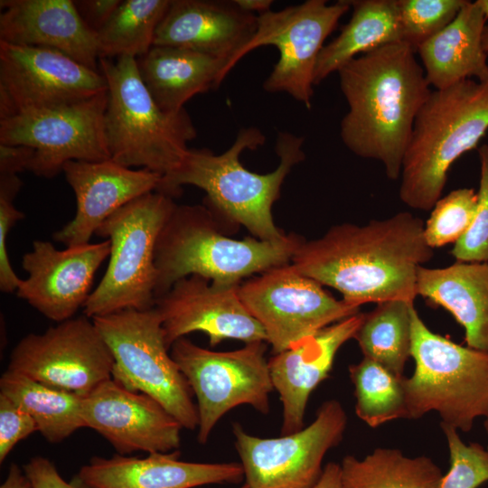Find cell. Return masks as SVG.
Returning <instances> with one entry per match:
<instances>
[{
  "mask_svg": "<svg viewBox=\"0 0 488 488\" xmlns=\"http://www.w3.org/2000/svg\"><path fill=\"white\" fill-rule=\"evenodd\" d=\"M323 286L288 263L240 284L239 295L277 354L359 313V307L337 300Z\"/></svg>",
  "mask_w": 488,
  "mask_h": 488,
  "instance_id": "8fae6325",
  "label": "cell"
},
{
  "mask_svg": "<svg viewBox=\"0 0 488 488\" xmlns=\"http://www.w3.org/2000/svg\"><path fill=\"white\" fill-rule=\"evenodd\" d=\"M265 140L259 129L249 127L241 128L222 154L189 148L181 164L162 176L156 192L173 198L181 194L182 185L199 187L206 192L205 206L216 214L243 225L257 239H280L286 234L274 223L272 206L292 167L305 159L304 139L279 132L275 146L279 164L273 172L260 174L245 168L239 156Z\"/></svg>",
  "mask_w": 488,
  "mask_h": 488,
  "instance_id": "3957f363",
  "label": "cell"
},
{
  "mask_svg": "<svg viewBox=\"0 0 488 488\" xmlns=\"http://www.w3.org/2000/svg\"><path fill=\"white\" fill-rule=\"evenodd\" d=\"M107 104L108 90L75 104L0 119V144L34 149L28 171L44 178L56 176L69 161L108 160Z\"/></svg>",
  "mask_w": 488,
  "mask_h": 488,
  "instance_id": "5bb4252c",
  "label": "cell"
},
{
  "mask_svg": "<svg viewBox=\"0 0 488 488\" xmlns=\"http://www.w3.org/2000/svg\"><path fill=\"white\" fill-rule=\"evenodd\" d=\"M239 285L219 284L192 275L157 297L155 308L161 317L168 349L194 332L207 334L211 346L227 339L267 343L263 327L239 297Z\"/></svg>",
  "mask_w": 488,
  "mask_h": 488,
  "instance_id": "e0dca14e",
  "label": "cell"
},
{
  "mask_svg": "<svg viewBox=\"0 0 488 488\" xmlns=\"http://www.w3.org/2000/svg\"><path fill=\"white\" fill-rule=\"evenodd\" d=\"M170 4L171 0L121 1L96 34L99 58L137 59L147 53Z\"/></svg>",
  "mask_w": 488,
  "mask_h": 488,
  "instance_id": "1f68e13d",
  "label": "cell"
},
{
  "mask_svg": "<svg viewBox=\"0 0 488 488\" xmlns=\"http://www.w3.org/2000/svg\"><path fill=\"white\" fill-rule=\"evenodd\" d=\"M239 488H249L246 483H244L243 485H241L240 487Z\"/></svg>",
  "mask_w": 488,
  "mask_h": 488,
  "instance_id": "681fc988",
  "label": "cell"
},
{
  "mask_svg": "<svg viewBox=\"0 0 488 488\" xmlns=\"http://www.w3.org/2000/svg\"><path fill=\"white\" fill-rule=\"evenodd\" d=\"M0 393L28 413L50 443H60L86 427L82 417L83 397L9 370L1 376Z\"/></svg>",
  "mask_w": 488,
  "mask_h": 488,
  "instance_id": "f1b7e54d",
  "label": "cell"
},
{
  "mask_svg": "<svg viewBox=\"0 0 488 488\" xmlns=\"http://www.w3.org/2000/svg\"><path fill=\"white\" fill-rule=\"evenodd\" d=\"M417 295L448 311L465 330L468 347L488 352V263L421 266Z\"/></svg>",
  "mask_w": 488,
  "mask_h": 488,
  "instance_id": "484cf974",
  "label": "cell"
},
{
  "mask_svg": "<svg viewBox=\"0 0 488 488\" xmlns=\"http://www.w3.org/2000/svg\"><path fill=\"white\" fill-rule=\"evenodd\" d=\"M349 374L354 386L355 413L369 427L406 418L405 376H397L365 357L350 365Z\"/></svg>",
  "mask_w": 488,
  "mask_h": 488,
  "instance_id": "d6a6232c",
  "label": "cell"
},
{
  "mask_svg": "<svg viewBox=\"0 0 488 488\" xmlns=\"http://www.w3.org/2000/svg\"><path fill=\"white\" fill-rule=\"evenodd\" d=\"M415 54L404 42H394L337 71L349 106L341 138L356 155L380 162L390 180L400 177L415 119L431 93Z\"/></svg>",
  "mask_w": 488,
  "mask_h": 488,
  "instance_id": "7a4b0ae2",
  "label": "cell"
},
{
  "mask_svg": "<svg viewBox=\"0 0 488 488\" xmlns=\"http://www.w3.org/2000/svg\"><path fill=\"white\" fill-rule=\"evenodd\" d=\"M234 2L240 9L254 14L258 13V15L270 11L273 4L271 0H234Z\"/></svg>",
  "mask_w": 488,
  "mask_h": 488,
  "instance_id": "f6af8a7d",
  "label": "cell"
},
{
  "mask_svg": "<svg viewBox=\"0 0 488 488\" xmlns=\"http://www.w3.org/2000/svg\"><path fill=\"white\" fill-rule=\"evenodd\" d=\"M99 70L108 85L104 117L110 159L126 167H142L164 176L183 162L188 142L197 136L185 108L161 109L145 86L136 59L116 61L99 58Z\"/></svg>",
  "mask_w": 488,
  "mask_h": 488,
  "instance_id": "8992f818",
  "label": "cell"
},
{
  "mask_svg": "<svg viewBox=\"0 0 488 488\" xmlns=\"http://www.w3.org/2000/svg\"><path fill=\"white\" fill-rule=\"evenodd\" d=\"M62 172L77 202L74 218L53 234L66 247L89 243L106 219L134 199L156 191L162 178L155 172L133 170L111 159L69 161Z\"/></svg>",
  "mask_w": 488,
  "mask_h": 488,
  "instance_id": "ffe728a7",
  "label": "cell"
},
{
  "mask_svg": "<svg viewBox=\"0 0 488 488\" xmlns=\"http://www.w3.org/2000/svg\"><path fill=\"white\" fill-rule=\"evenodd\" d=\"M0 42L60 51L99 70L97 35L71 0H1Z\"/></svg>",
  "mask_w": 488,
  "mask_h": 488,
  "instance_id": "cb8c5ba5",
  "label": "cell"
},
{
  "mask_svg": "<svg viewBox=\"0 0 488 488\" xmlns=\"http://www.w3.org/2000/svg\"><path fill=\"white\" fill-rule=\"evenodd\" d=\"M0 488H33L29 478L14 463L11 464L5 480Z\"/></svg>",
  "mask_w": 488,
  "mask_h": 488,
  "instance_id": "ee69618b",
  "label": "cell"
},
{
  "mask_svg": "<svg viewBox=\"0 0 488 488\" xmlns=\"http://www.w3.org/2000/svg\"><path fill=\"white\" fill-rule=\"evenodd\" d=\"M424 225L408 211L361 226L335 225L316 239L303 240L292 265L336 289L356 307L389 300L414 302L418 268L434 256Z\"/></svg>",
  "mask_w": 488,
  "mask_h": 488,
  "instance_id": "6da1fadb",
  "label": "cell"
},
{
  "mask_svg": "<svg viewBox=\"0 0 488 488\" xmlns=\"http://www.w3.org/2000/svg\"><path fill=\"white\" fill-rule=\"evenodd\" d=\"M446 436L450 468L439 488H478L488 482V449L479 443L465 444L458 431L440 423Z\"/></svg>",
  "mask_w": 488,
  "mask_h": 488,
  "instance_id": "d590c367",
  "label": "cell"
},
{
  "mask_svg": "<svg viewBox=\"0 0 488 488\" xmlns=\"http://www.w3.org/2000/svg\"><path fill=\"white\" fill-rule=\"evenodd\" d=\"M480 183L474 219L465 235L454 244L456 261L488 263V145L478 149Z\"/></svg>",
  "mask_w": 488,
  "mask_h": 488,
  "instance_id": "8d00e7d4",
  "label": "cell"
},
{
  "mask_svg": "<svg viewBox=\"0 0 488 488\" xmlns=\"http://www.w3.org/2000/svg\"><path fill=\"white\" fill-rule=\"evenodd\" d=\"M109 255L108 239L65 249L34 240L32 250L23 257L28 277L21 280L16 295L54 322L69 320L83 308L95 273Z\"/></svg>",
  "mask_w": 488,
  "mask_h": 488,
  "instance_id": "ac0fdd59",
  "label": "cell"
},
{
  "mask_svg": "<svg viewBox=\"0 0 488 488\" xmlns=\"http://www.w3.org/2000/svg\"><path fill=\"white\" fill-rule=\"evenodd\" d=\"M476 3L481 7L486 20L488 19V0H477Z\"/></svg>",
  "mask_w": 488,
  "mask_h": 488,
  "instance_id": "bcb514c9",
  "label": "cell"
},
{
  "mask_svg": "<svg viewBox=\"0 0 488 488\" xmlns=\"http://www.w3.org/2000/svg\"><path fill=\"white\" fill-rule=\"evenodd\" d=\"M73 2L84 23L97 34L109 20L121 1L77 0Z\"/></svg>",
  "mask_w": 488,
  "mask_h": 488,
  "instance_id": "60d3db41",
  "label": "cell"
},
{
  "mask_svg": "<svg viewBox=\"0 0 488 488\" xmlns=\"http://www.w3.org/2000/svg\"><path fill=\"white\" fill-rule=\"evenodd\" d=\"M175 205L172 197L151 192L116 211L99 227L95 235L110 241L109 261L83 306L84 315L92 319L155 307L156 241Z\"/></svg>",
  "mask_w": 488,
  "mask_h": 488,
  "instance_id": "ba28073f",
  "label": "cell"
},
{
  "mask_svg": "<svg viewBox=\"0 0 488 488\" xmlns=\"http://www.w3.org/2000/svg\"><path fill=\"white\" fill-rule=\"evenodd\" d=\"M107 90L99 70L60 51L0 42V119L75 104Z\"/></svg>",
  "mask_w": 488,
  "mask_h": 488,
  "instance_id": "9a60e30c",
  "label": "cell"
},
{
  "mask_svg": "<svg viewBox=\"0 0 488 488\" xmlns=\"http://www.w3.org/2000/svg\"><path fill=\"white\" fill-rule=\"evenodd\" d=\"M23 472L29 478L33 488H91L77 475L70 482L65 481L59 474L55 465L46 457H32L23 465Z\"/></svg>",
  "mask_w": 488,
  "mask_h": 488,
  "instance_id": "ab89813d",
  "label": "cell"
},
{
  "mask_svg": "<svg viewBox=\"0 0 488 488\" xmlns=\"http://www.w3.org/2000/svg\"><path fill=\"white\" fill-rule=\"evenodd\" d=\"M414 302L389 300L377 304L364 314L353 339L363 357L372 360L397 376H404L411 352Z\"/></svg>",
  "mask_w": 488,
  "mask_h": 488,
  "instance_id": "4dcf8cb0",
  "label": "cell"
},
{
  "mask_svg": "<svg viewBox=\"0 0 488 488\" xmlns=\"http://www.w3.org/2000/svg\"><path fill=\"white\" fill-rule=\"evenodd\" d=\"M485 22L476 1H466L451 23L418 48L430 86L443 89L465 80H488Z\"/></svg>",
  "mask_w": 488,
  "mask_h": 488,
  "instance_id": "d4e9b609",
  "label": "cell"
},
{
  "mask_svg": "<svg viewBox=\"0 0 488 488\" xmlns=\"http://www.w3.org/2000/svg\"><path fill=\"white\" fill-rule=\"evenodd\" d=\"M346 426V412L336 399L324 402L310 425L279 437L255 436L234 423L245 483L249 488H314L326 453L342 441Z\"/></svg>",
  "mask_w": 488,
  "mask_h": 488,
  "instance_id": "4fadbf2b",
  "label": "cell"
},
{
  "mask_svg": "<svg viewBox=\"0 0 488 488\" xmlns=\"http://www.w3.org/2000/svg\"><path fill=\"white\" fill-rule=\"evenodd\" d=\"M466 0H397L401 41L416 52L462 9Z\"/></svg>",
  "mask_w": 488,
  "mask_h": 488,
  "instance_id": "e575fe53",
  "label": "cell"
},
{
  "mask_svg": "<svg viewBox=\"0 0 488 488\" xmlns=\"http://www.w3.org/2000/svg\"><path fill=\"white\" fill-rule=\"evenodd\" d=\"M314 488H342L341 465L333 462L326 464Z\"/></svg>",
  "mask_w": 488,
  "mask_h": 488,
  "instance_id": "7bdbcfd3",
  "label": "cell"
},
{
  "mask_svg": "<svg viewBox=\"0 0 488 488\" xmlns=\"http://www.w3.org/2000/svg\"><path fill=\"white\" fill-rule=\"evenodd\" d=\"M34 152L26 145L0 144V172L19 174L29 170Z\"/></svg>",
  "mask_w": 488,
  "mask_h": 488,
  "instance_id": "b9f144b4",
  "label": "cell"
},
{
  "mask_svg": "<svg viewBox=\"0 0 488 488\" xmlns=\"http://www.w3.org/2000/svg\"><path fill=\"white\" fill-rule=\"evenodd\" d=\"M257 26L258 15L240 9L234 0H171L153 46L179 47L224 60L226 77Z\"/></svg>",
  "mask_w": 488,
  "mask_h": 488,
  "instance_id": "44dd1931",
  "label": "cell"
},
{
  "mask_svg": "<svg viewBox=\"0 0 488 488\" xmlns=\"http://www.w3.org/2000/svg\"><path fill=\"white\" fill-rule=\"evenodd\" d=\"M265 343H249L228 352L205 349L184 337L172 344L170 354L197 400L200 444L207 443L218 421L235 407L249 405L268 413L274 387Z\"/></svg>",
  "mask_w": 488,
  "mask_h": 488,
  "instance_id": "30bf717a",
  "label": "cell"
},
{
  "mask_svg": "<svg viewBox=\"0 0 488 488\" xmlns=\"http://www.w3.org/2000/svg\"><path fill=\"white\" fill-rule=\"evenodd\" d=\"M179 457L178 450L142 458L118 454L110 458L94 456L77 476L91 488H196L244 479L240 463H196Z\"/></svg>",
  "mask_w": 488,
  "mask_h": 488,
  "instance_id": "603a6c76",
  "label": "cell"
},
{
  "mask_svg": "<svg viewBox=\"0 0 488 488\" xmlns=\"http://www.w3.org/2000/svg\"><path fill=\"white\" fill-rule=\"evenodd\" d=\"M113 364L93 321L83 315L24 336L13 349L7 370L84 398L111 379Z\"/></svg>",
  "mask_w": 488,
  "mask_h": 488,
  "instance_id": "2e32d148",
  "label": "cell"
},
{
  "mask_svg": "<svg viewBox=\"0 0 488 488\" xmlns=\"http://www.w3.org/2000/svg\"><path fill=\"white\" fill-rule=\"evenodd\" d=\"M411 377L404 378L407 419L436 411L441 423L469 432L488 417V352L462 346L432 332L412 313Z\"/></svg>",
  "mask_w": 488,
  "mask_h": 488,
  "instance_id": "52a82bcc",
  "label": "cell"
},
{
  "mask_svg": "<svg viewBox=\"0 0 488 488\" xmlns=\"http://www.w3.org/2000/svg\"><path fill=\"white\" fill-rule=\"evenodd\" d=\"M114 359L111 379L157 400L183 428L198 427L192 391L168 352L161 317L154 307L126 309L91 319Z\"/></svg>",
  "mask_w": 488,
  "mask_h": 488,
  "instance_id": "9c48e42d",
  "label": "cell"
},
{
  "mask_svg": "<svg viewBox=\"0 0 488 488\" xmlns=\"http://www.w3.org/2000/svg\"><path fill=\"white\" fill-rule=\"evenodd\" d=\"M340 465L342 488H439L444 476L431 458L389 447H377L362 459L348 455Z\"/></svg>",
  "mask_w": 488,
  "mask_h": 488,
  "instance_id": "f546056e",
  "label": "cell"
},
{
  "mask_svg": "<svg viewBox=\"0 0 488 488\" xmlns=\"http://www.w3.org/2000/svg\"><path fill=\"white\" fill-rule=\"evenodd\" d=\"M217 214L205 205H175L155 246V299L192 275L239 285L255 273L288 264L303 239L294 234L276 240L234 239L221 232Z\"/></svg>",
  "mask_w": 488,
  "mask_h": 488,
  "instance_id": "277c9868",
  "label": "cell"
},
{
  "mask_svg": "<svg viewBox=\"0 0 488 488\" xmlns=\"http://www.w3.org/2000/svg\"><path fill=\"white\" fill-rule=\"evenodd\" d=\"M488 130V80H465L431 90L417 115L402 161L399 198L429 211L441 198L447 173Z\"/></svg>",
  "mask_w": 488,
  "mask_h": 488,
  "instance_id": "5b68a950",
  "label": "cell"
},
{
  "mask_svg": "<svg viewBox=\"0 0 488 488\" xmlns=\"http://www.w3.org/2000/svg\"><path fill=\"white\" fill-rule=\"evenodd\" d=\"M35 431L38 427L33 418L0 393V463L18 442Z\"/></svg>",
  "mask_w": 488,
  "mask_h": 488,
  "instance_id": "f35d334b",
  "label": "cell"
},
{
  "mask_svg": "<svg viewBox=\"0 0 488 488\" xmlns=\"http://www.w3.org/2000/svg\"><path fill=\"white\" fill-rule=\"evenodd\" d=\"M483 46L485 52L488 54V25H485L483 33Z\"/></svg>",
  "mask_w": 488,
  "mask_h": 488,
  "instance_id": "7dc6e473",
  "label": "cell"
},
{
  "mask_svg": "<svg viewBox=\"0 0 488 488\" xmlns=\"http://www.w3.org/2000/svg\"><path fill=\"white\" fill-rule=\"evenodd\" d=\"M363 315L357 313L328 325L268 360L272 384L283 406L282 435L304 427L310 395L329 376L337 352L354 337Z\"/></svg>",
  "mask_w": 488,
  "mask_h": 488,
  "instance_id": "7402d4cb",
  "label": "cell"
},
{
  "mask_svg": "<svg viewBox=\"0 0 488 488\" xmlns=\"http://www.w3.org/2000/svg\"><path fill=\"white\" fill-rule=\"evenodd\" d=\"M350 8L347 0L334 4L307 0L258 15L256 33L234 58L230 69L254 49L273 45L279 52V59L264 81V89L287 93L310 108L318 56L324 41Z\"/></svg>",
  "mask_w": 488,
  "mask_h": 488,
  "instance_id": "7c38bea8",
  "label": "cell"
},
{
  "mask_svg": "<svg viewBox=\"0 0 488 488\" xmlns=\"http://www.w3.org/2000/svg\"><path fill=\"white\" fill-rule=\"evenodd\" d=\"M139 75L158 107L175 113L193 96L217 89L227 61L173 46L154 45L136 59Z\"/></svg>",
  "mask_w": 488,
  "mask_h": 488,
  "instance_id": "4316f807",
  "label": "cell"
},
{
  "mask_svg": "<svg viewBox=\"0 0 488 488\" xmlns=\"http://www.w3.org/2000/svg\"><path fill=\"white\" fill-rule=\"evenodd\" d=\"M22 185L18 174L0 172V289L5 294L16 292L22 280L12 267L6 247L11 229L24 217L14 204Z\"/></svg>",
  "mask_w": 488,
  "mask_h": 488,
  "instance_id": "74e56055",
  "label": "cell"
},
{
  "mask_svg": "<svg viewBox=\"0 0 488 488\" xmlns=\"http://www.w3.org/2000/svg\"><path fill=\"white\" fill-rule=\"evenodd\" d=\"M484 428H485V431H486V435H487V439H488V417L485 418V420H484ZM487 449H488V440H487Z\"/></svg>",
  "mask_w": 488,
  "mask_h": 488,
  "instance_id": "c3c4849f",
  "label": "cell"
},
{
  "mask_svg": "<svg viewBox=\"0 0 488 488\" xmlns=\"http://www.w3.org/2000/svg\"><path fill=\"white\" fill-rule=\"evenodd\" d=\"M352 14L341 33L318 56L314 84L352 59L387 44L402 42L397 0H351Z\"/></svg>",
  "mask_w": 488,
  "mask_h": 488,
  "instance_id": "83f0119b",
  "label": "cell"
},
{
  "mask_svg": "<svg viewBox=\"0 0 488 488\" xmlns=\"http://www.w3.org/2000/svg\"><path fill=\"white\" fill-rule=\"evenodd\" d=\"M86 427L106 438L118 455L168 453L181 445L180 422L157 400L125 389L112 379L83 398Z\"/></svg>",
  "mask_w": 488,
  "mask_h": 488,
  "instance_id": "d6986e66",
  "label": "cell"
},
{
  "mask_svg": "<svg viewBox=\"0 0 488 488\" xmlns=\"http://www.w3.org/2000/svg\"><path fill=\"white\" fill-rule=\"evenodd\" d=\"M477 203V192L472 188L453 190L440 198L424 225L428 246L434 249L457 242L470 228Z\"/></svg>",
  "mask_w": 488,
  "mask_h": 488,
  "instance_id": "836d02e7",
  "label": "cell"
}]
</instances>
